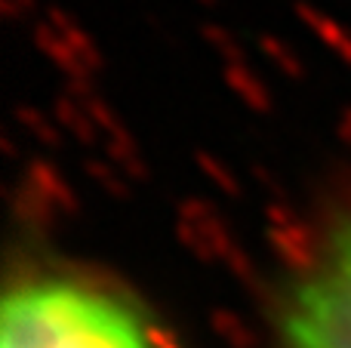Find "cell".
<instances>
[{
	"label": "cell",
	"instance_id": "cell-1",
	"mask_svg": "<svg viewBox=\"0 0 351 348\" xmlns=\"http://www.w3.org/2000/svg\"><path fill=\"white\" fill-rule=\"evenodd\" d=\"M0 314V348H160L127 302L71 277L16 284Z\"/></svg>",
	"mask_w": 351,
	"mask_h": 348
},
{
	"label": "cell",
	"instance_id": "cell-2",
	"mask_svg": "<svg viewBox=\"0 0 351 348\" xmlns=\"http://www.w3.org/2000/svg\"><path fill=\"white\" fill-rule=\"evenodd\" d=\"M278 348H351V216L330 228L278 314Z\"/></svg>",
	"mask_w": 351,
	"mask_h": 348
},
{
	"label": "cell",
	"instance_id": "cell-3",
	"mask_svg": "<svg viewBox=\"0 0 351 348\" xmlns=\"http://www.w3.org/2000/svg\"><path fill=\"white\" fill-rule=\"evenodd\" d=\"M31 40L56 71L65 74L68 86H93L96 74L105 65L102 49L90 37V31L59 6L37 18L31 28Z\"/></svg>",
	"mask_w": 351,
	"mask_h": 348
},
{
	"label": "cell",
	"instance_id": "cell-4",
	"mask_svg": "<svg viewBox=\"0 0 351 348\" xmlns=\"http://www.w3.org/2000/svg\"><path fill=\"white\" fill-rule=\"evenodd\" d=\"M22 188L25 197L47 216H74L80 210V201L68 185V179L47 160H31L25 166Z\"/></svg>",
	"mask_w": 351,
	"mask_h": 348
},
{
	"label": "cell",
	"instance_id": "cell-5",
	"mask_svg": "<svg viewBox=\"0 0 351 348\" xmlns=\"http://www.w3.org/2000/svg\"><path fill=\"white\" fill-rule=\"evenodd\" d=\"M265 219H268V238H271V244L280 250V256L290 265H296L299 271L308 269V265L315 262L317 250H315V244H311L308 232L302 228V222L296 219V213H293L287 203L274 201L265 207Z\"/></svg>",
	"mask_w": 351,
	"mask_h": 348
},
{
	"label": "cell",
	"instance_id": "cell-6",
	"mask_svg": "<svg viewBox=\"0 0 351 348\" xmlns=\"http://www.w3.org/2000/svg\"><path fill=\"white\" fill-rule=\"evenodd\" d=\"M176 228H179V238H185L188 244L200 247V250H222L228 244V228H225L222 216L204 197L179 201V207H176Z\"/></svg>",
	"mask_w": 351,
	"mask_h": 348
},
{
	"label": "cell",
	"instance_id": "cell-7",
	"mask_svg": "<svg viewBox=\"0 0 351 348\" xmlns=\"http://www.w3.org/2000/svg\"><path fill=\"white\" fill-rule=\"evenodd\" d=\"M293 10H296L299 22L311 31V37H315V40H321L324 47L336 55V59L346 62V65L351 68V28H348V25L339 22L336 16H330V12L317 10V6L305 3V0H299Z\"/></svg>",
	"mask_w": 351,
	"mask_h": 348
},
{
	"label": "cell",
	"instance_id": "cell-8",
	"mask_svg": "<svg viewBox=\"0 0 351 348\" xmlns=\"http://www.w3.org/2000/svg\"><path fill=\"white\" fill-rule=\"evenodd\" d=\"M222 77H225V84H228V90L234 92L237 102H243L250 111H256V114H268V111L274 108V99H271V92H268V86L262 84V77L243 59L225 62Z\"/></svg>",
	"mask_w": 351,
	"mask_h": 348
},
{
	"label": "cell",
	"instance_id": "cell-9",
	"mask_svg": "<svg viewBox=\"0 0 351 348\" xmlns=\"http://www.w3.org/2000/svg\"><path fill=\"white\" fill-rule=\"evenodd\" d=\"M53 117L59 121L62 133H71L74 136V142H80V145H102V139H99V133H96V127H93L90 114L84 111V105L77 102V96H74L71 90H65L62 96H56Z\"/></svg>",
	"mask_w": 351,
	"mask_h": 348
},
{
	"label": "cell",
	"instance_id": "cell-10",
	"mask_svg": "<svg viewBox=\"0 0 351 348\" xmlns=\"http://www.w3.org/2000/svg\"><path fill=\"white\" fill-rule=\"evenodd\" d=\"M102 151H105V160H108L123 179H136V182L148 179L145 158H142L139 145H136V139L130 133H121V136H114V139L102 142Z\"/></svg>",
	"mask_w": 351,
	"mask_h": 348
},
{
	"label": "cell",
	"instance_id": "cell-11",
	"mask_svg": "<svg viewBox=\"0 0 351 348\" xmlns=\"http://www.w3.org/2000/svg\"><path fill=\"white\" fill-rule=\"evenodd\" d=\"M16 117H19V123L28 129V136L34 142L49 145V148H59L62 145V127H59V121H56L53 114L40 111L37 105H19Z\"/></svg>",
	"mask_w": 351,
	"mask_h": 348
},
{
	"label": "cell",
	"instance_id": "cell-12",
	"mask_svg": "<svg viewBox=\"0 0 351 348\" xmlns=\"http://www.w3.org/2000/svg\"><path fill=\"white\" fill-rule=\"evenodd\" d=\"M259 49L280 74H287V77H305V65H302V59H299V53L290 47V43L280 40V37L262 34L259 37Z\"/></svg>",
	"mask_w": 351,
	"mask_h": 348
},
{
	"label": "cell",
	"instance_id": "cell-13",
	"mask_svg": "<svg viewBox=\"0 0 351 348\" xmlns=\"http://www.w3.org/2000/svg\"><path fill=\"white\" fill-rule=\"evenodd\" d=\"M194 160H197L200 173H204V176L210 179V182L216 185L219 191H222V195H228V197H237V195H241V185H237L234 173H231L228 166L222 164V160H216L210 151H194Z\"/></svg>",
	"mask_w": 351,
	"mask_h": 348
},
{
	"label": "cell",
	"instance_id": "cell-14",
	"mask_svg": "<svg viewBox=\"0 0 351 348\" xmlns=\"http://www.w3.org/2000/svg\"><path fill=\"white\" fill-rule=\"evenodd\" d=\"M86 176L96 179L111 197H127V179L108 164V160H99V158H90L86 160Z\"/></svg>",
	"mask_w": 351,
	"mask_h": 348
},
{
	"label": "cell",
	"instance_id": "cell-15",
	"mask_svg": "<svg viewBox=\"0 0 351 348\" xmlns=\"http://www.w3.org/2000/svg\"><path fill=\"white\" fill-rule=\"evenodd\" d=\"M204 40H206V47H210L213 53L222 59V65H225V62L243 59V55H241V47H237V40L231 37L228 28H222V25H204Z\"/></svg>",
	"mask_w": 351,
	"mask_h": 348
},
{
	"label": "cell",
	"instance_id": "cell-16",
	"mask_svg": "<svg viewBox=\"0 0 351 348\" xmlns=\"http://www.w3.org/2000/svg\"><path fill=\"white\" fill-rule=\"evenodd\" d=\"M0 12L10 22H22V18L34 16V0H0Z\"/></svg>",
	"mask_w": 351,
	"mask_h": 348
},
{
	"label": "cell",
	"instance_id": "cell-17",
	"mask_svg": "<svg viewBox=\"0 0 351 348\" xmlns=\"http://www.w3.org/2000/svg\"><path fill=\"white\" fill-rule=\"evenodd\" d=\"M336 136H339V142L351 151V105L342 108L339 117H336Z\"/></svg>",
	"mask_w": 351,
	"mask_h": 348
},
{
	"label": "cell",
	"instance_id": "cell-18",
	"mask_svg": "<svg viewBox=\"0 0 351 348\" xmlns=\"http://www.w3.org/2000/svg\"><path fill=\"white\" fill-rule=\"evenodd\" d=\"M200 3H213V0H200Z\"/></svg>",
	"mask_w": 351,
	"mask_h": 348
}]
</instances>
